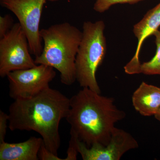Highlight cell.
<instances>
[{
	"label": "cell",
	"mask_w": 160,
	"mask_h": 160,
	"mask_svg": "<svg viewBox=\"0 0 160 160\" xmlns=\"http://www.w3.org/2000/svg\"><path fill=\"white\" fill-rule=\"evenodd\" d=\"M70 109V98L50 87L33 97L15 100L9 109V128L12 131L36 132L49 151L58 155L61 145L59 127Z\"/></svg>",
	"instance_id": "1"
},
{
	"label": "cell",
	"mask_w": 160,
	"mask_h": 160,
	"mask_svg": "<svg viewBox=\"0 0 160 160\" xmlns=\"http://www.w3.org/2000/svg\"><path fill=\"white\" fill-rule=\"evenodd\" d=\"M126 116L125 112L115 105L113 98L83 88L70 98L66 119L71 126L70 134L90 147L108 145L115 124Z\"/></svg>",
	"instance_id": "2"
},
{
	"label": "cell",
	"mask_w": 160,
	"mask_h": 160,
	"mask_svg": "<svg viewBox=\"0 0 160 160\" xmlns=\"http://www.w3.org/2000/svg\"><path fill=\"white\" fill-rule=\"evenodd\" d=\"M40 34L44 46L41 54L35 57V62L57 69L62 83L72 85L76 81V58L82 32L69 23L64 22L41 29Z\"/></svg>",
	"instance_id": "3"
},
{
	"label": "cell",
	"mask_w": 160,
	"mask_h": 160,
	"mask_svg": "<svg viewBox=\"0 0 160 160\" xmlns=\"http://www.w3.org/2000/svg\"><path fill=\"white\" fill-rule=\"evenodd\" d=\"M105 28L102 21L84 22L82 38L75 61L76 81L80 86L99 94L101 91L96 73L106 54Z\"/></svg>",
	"instance_id": "4"
},
{
	"label": "cell",
	"mask_w": 160,
	"mask_h": 160,
	"mask_svg": "<svg viewBox=\"0 0 160 160\" xmlns=\"http://www.w3.org/2000/svg\"><path fill=\"white\" fill-rule=\"evenodd\" d=\"M31 56L29 42L19 23L0 39V76L7 77L16 70L29 69L36 66Z\"/></svg>",
	"instance_id": "5"
},
{
	"label": "cell",
	"mask_w": 160,
	"mask_h": 160,
	"mask_svg": "<svg viewBox=\"0 0 160 160\" xmlns=\"http://www.w3.org/2000/svg\"><path fill=\"white\" fill-rule=\"evenodd\" d=\"M48 0H0L1 6L13 12L26 33L31 54L42 53V39L40 23L43 7Z\"/></svg>",
	"instance_id": "6"
},
{
	"label": "cell",
	"mask_w": 160,
	"mask_h": 160,
	"mask_svg": "<svg viewBox=\"0 0 160 160\" xmlns=\"http://www.w3.org/2000/svg\"><path fill=\"white\" fill-rule=\"evenodd\" d=\"M56 75L54 68L43 64L11 72L7 76L9 96L14 100L33 97L49 88V83Z\"/></svg>",
	"instance_id": "7"
},
{
	"label": "cell",
	"mask_w": 160,
	"mask_h": 160,
	"mask_svg": "<svg viewBox=\"0 0 160 160\" xmlns=\"http://www.w3.org/2000/svg\"><path fill=\"white\" fill-rule=\"evenodd\" d=\"M76 139L78 152L84 160H119L127 152L139 146L137 141L131 134L116 127L112 131L110 142L106 146L95 144L88 147Z\"/></svg>",
	"instance_id": "8"
},
{
	"label": "cell",
	"mask_w": 160,
	"mask_h": 160,
	"mask_svg": "<svg viewBox=\"0 0 160 160\" xmlns=\"http://www.w3.org/2000/svg\"><path fill=\"white\" fill-rule=\"evenodd\" d=\"M160 27V2L148 11L142 20L133 26V33L138 39V46L133 58L124 67L127 74H138L139 67L141 64L139 56L143 42L153 35Z\"/></svg>",
	"instance_id": "9"
},
{
	"label": "cell",
	"mask_w": 160,
	"mask_h": 160,
	"mask_svg": "<svg viewBox=\"0 0 160 160\" xmlns=\"http://www.w3.org/2000/svg\"><path fill=\"white\" fill-rule=\"evenodd\" d=\"M42 138L31 137L24 142L0 143V160H38Z\"/></svg>",
	"instance_id": "10"
},
{
	"label": "cell",
	"mask_w": 160,
	"mask_h": 160,
	"mask_svg": "<svg viewBox=\"0 0 160 160\" xmlns=\"http://www.w3.org/2000/svg\"><path fill=\"white\" fill-rule=\"evenodd\" d=\"M132 103L143 116H154L160 106V88L142 82L132 95Z\"/></svg>",
	"instance_id": "11"
},
{
	"label": "cell",
	"mask_w": 160,
	"mask_h": 160,
	"mask_svg": "<svg viewBox=\"0 0 160 160\" xmlns=\"http://www.w3.org/2000/svg\"><path fill=\"white\" fill-rule=\"evenodd\" d=\"M153 35L155 38L156 51L153 58L149 62L140 65L138 73L146 75H160V30L154 32Z\"/></svg>",
	"instance_id": "12"
},
{
	"label": "cell",
	"mask_w": 160,
	"mask_h": 160,
	"mask_svg": "<svg viewBox=\"0 0 160 160\" xmlns=\"http://www.w3.org/2000/svg\"><path fill=\"white\" fill-rule=\"evenodd\" d=\"M144 0H97L95 3L93 9L98 12H104L113 5L117 4H135Z\"/></svg>",
	"instance_id": "13"
},
{
	"label": "cell",
	"mask_w": 160,
	"mask_h": 160,
	"mask_svg": "<svg viewBox=\"0 0 160 160\" xmlns=\"http://www.w3.org/2000/svg\"><path fill=\"white\" fill-rule=\"evenodd\" d=\"M13 20L9 14L0 16V39L4 37L13 26Z\"/></svg>",
	"instance_id": "14"
},
{
	"label": "cell",
	"mask_w": 160,
	"mask_h": 160,
	"mask_svg": "<svg viewBox=\"0 0 160 160\" xmlns=\"http://www.w3.org/2000/svg\"><path fill=\"white\" fill-rule=\"evenodd\" d=\"M69 146L67 152V157L64 160H76L77 159L78 152L77 147L76 138L74 136L70 135Z\"/></svg>",
	"instance_id": "15"
},
{
	"label": "cell",
	"mask_w": 160,
	"mask_h": 160,
	"mask_svg": "<svg viewBox=\"0 0 160 160\" xmlns=\"http://www.w3.org/2000/svg\"><path fill=\"white\" fill-rule=\"evenodd\" d=\"M9 122V115L1 110L0 111V143L5 142L7 123Z\"/></svg>",
	"instance_id": "16"
},
{
	"label": "cell",
	"mask_w": 160,
	"mask_h": 160,
	"mask_svg": "<svg viewBox=\"0 0 160 160\" xmlns=\"http://www.w3.org/2000/svg\"><path fill=\"white\" fill-rule=\"evenodd\" d=\"M38 158L41 160H64L59 158L58 155L49 151L46 148L43 142L38 152Z\"/></svg>",
	"instance_id": "17"
},
{
	"label": "cell",
	"mask_w": 160,
	"mask_h": 160,
	"mask_svg": "<svg viewBox=\"0 0 160 160\" xmlns=\"http://www.w3.org/2000/svg\"><path fill=\"white\" fill-rule=\"evenodd\" d=\"M154 117L158 121H159L160 122V106L157 112V113L154 115Z\"/></svg>",
	"instance_id": "18"
},
{
	"label": "cell",
	"mask_w": 160,
	"mask_h": 160,
	"mask_svg": "<svg viewBox=\"0 0 160 160\" xmlns=\"http://www.w3.org/2000/svg\"><path fill=\"white\" fill-rule=\"evenodd\" d=\"M58 1V0H48V1L51 2H56V1Z\"/></svg>",
	"instance_id": "19"
}]
</instances>
